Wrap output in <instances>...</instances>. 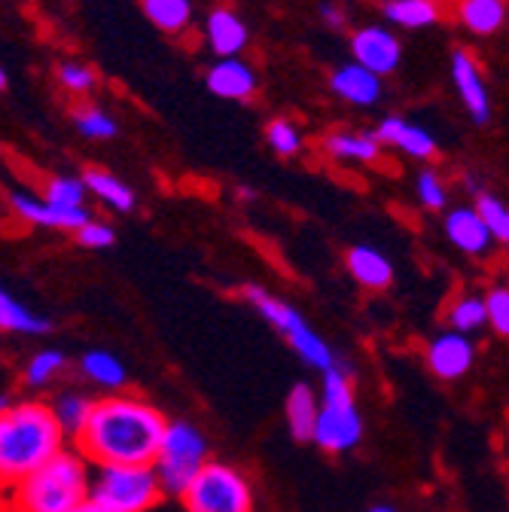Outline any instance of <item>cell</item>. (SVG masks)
<instances>
[{
    "instance_id": "23",
    "label": "cell",
    "mask_w": 509,
    "mask_h": 512,
    "mask_svg": "<svg viewBox=\"0 0 509 512\" xmlns=\"http://www.w3.org/2000/svg\"><path fill=\"white\" fill-rule=\"evenodd\" d=\"M86 186L92 189V196H98L107 208H113L119 214H129L135 208V192L107 171H89Z\"/></svg>"
},
{
    "instance_id": "6",
    "label": "cell",
    "mask_w": 509,
    "mask_h": 512,
    "mask_svg": "<svg viewBox=\"0 0 509 512\" xmlns=\"http://www.w3.org/2000/svg\"><path fill=\"white\" fill-rule=\"evenodd\" d=\"M208 464L211 461H208L205 433L189 421H171L159 448V458L153 464L165 494L183 497Z\"/></svg>"
},
{
    "instance_id": "33",
    "label": "cell",
    "mask_w": 509,
    "mask_h": 512,
    "mask_svg": "<svg viewBox=\"0 0 509 512\" xmlns=\"http://www.w3.org/2000/svg\"><path fill=\"white\" fill-rule=\"evenodd\" d=\"M77 125H80V132L86 138H92V141H107V138L116 135V122L107 113H101V110H83V113H77Z\"/></svg>"
},
{
    "instance_id": "36",
    "label": "cell",
    "mask_w": 509,
    "mask_h": 512,
    "mask_svg": "<svg viewBox=\"0 0 509 512\" xmlns=\"http://www.w3.org/2000/svg\"><path fill=\"white\" fill-rule=\"evenodd\" d=\"M113 229L107 226V223H98V220H92V223H86L80 232H77V241L83 244V247H92V250H104V247H110L113 244Z\"/></svg>"
},
{
    "instance_id": "26",
    "label": "cell",
    "mask_w": 509,
    "mask_h": 512,
    "mask_svg": "<svg viewBox=\"0 0 509 512\" xmlns=\"http://www.w3.org/2000/svg\"><path fill=\"white\" fill-rule=\"evenodd\" d=\"M503 0H464L461 4V22L473 34H491L503 22Z\"/></svg>"
},
{
    "instance_id": "20",
    "label": "cell",
    "mask_w": 509,
    "mask_h": 512,
    "mask_svg": "<svg viewBox=\"0 0 509 512\" xmlns=\"http://www.w3.org/2000/svg\"><path fill=\"white\" fill-rule=\"evenodd\" d=\"M208 43L217 55L235 58L238 49H244V43H247V28L235 13L217 10L208 16Z\"/></svg>"
},
{
    "instance_id": "21",
    "label": "cell",
    "mask_w": 509,
    "mask_h": 512,
    "mask_svg": "<svg viewBox=\"0 0 509 512\" xmlns=\"http://www.w3.org/2000/svg\"><path fill=\"white\" fill-rule=\"evenodd\" d=\"M83 375L95 384V388H104L110 394H119L125 388V366L119 357H113L110 351H86L80 360Z\"/></svg>"
},
{
    "instance_id": "16",
    "label": "cell",
    "mask_w": 509,
    "mask_h": 512,
    "mask_svg": "<svg viewBox=\"0 0 509 512\" xmlns=\"http://www.w3.org/2000/svg\"><path fill=\"white\" fill-rule=\"evenodd\" d=\"M95 403L92 397L80 394V391H61L55 400H52V412L61 424V430H65L68 439L80 442V436L86 433L89 421H92V412H95Z\"/></svg>"
},
{
    "instance_id": "13",
    "label": "cell",
    "mask_w": 509,
    "mask_h": 512,
    "mask_svg": "<svg viewBox=\"0 0 509 512\" xmlns=\"http://www.w3.org/2000/svg\"><path fill=\"white\" fill-rule=\"evenodd\" d=\"M284 415H287L290 436L296 442H314L317 415H321V397L311 391V384L299 381L284 400Z\"/></svg>"
},
{
    "instance_id": "2",
    "label": "cell",
    "mask_w": 509,
    "mask_h": 512,
    "mask_svg": "<svg viewBox=\"0 0 509 512\" xmlns=\"http://www.w3.org/2000/svg\"><path fill=\"white\" fill-rule=\"evenodd\" d=\"M65 442L68 436L52 412V403L4 400V412H0V476H4V485H16L28 473L49 464L68 448Z\"/></svg>"
},
{
    "instance_id": "24",
    "label": "cell",
    "mask_w": 509,
    "mask_h": 512,
    "mask_svg": "<svg viewBox=\"0 0 509 512\" xmlns=\"http://www.w3.org/2000/svg\"><path fill=\"white\" fill-rule=\"evenodd\" d=\"M449 324L452 330L470 336L482 327H488V302L479 293H464L449 305Z\"/></svg>"
},
{
    "instance_id": "4",
    "label": "cell",
    "mask_w": 509,
    "mask_h": 512,
    "mask_svg": "<svg viewBox=\"0 0 509 512\" xmlns=\"http://www.w3.org/2000/svg\"><path fill=\"white\" fill-rule=\"evenodd\" d=\"M363 436V418L354 400L351 369L333 366L324 372L321 384V415H317L314 445L324 448L327 455H345Z\"/></svg>"
},
{
    "instance_id": "1",
    "label": "cell",
    "mask_w": 509,
    "mask_h": 512,
    "mask_svg": "<svg viewBox=\"0 0 509 512\" xmlns=\"http://www.w3.org/2000/svg\"><path fill=\"white\" fill-rule=\"evenodd\" d=\"M165 415L138 394H107L95 403L92 421L77 448L95 464H156L168 433Z\"/></svg>"
},
{
    "instance_id": "35",
    "label": "cell",
    "mask_w": 509,
    "mask_h": 512,
    "mask_svg": "<svg viewBox=\"0 0 509 512\" xmlns=\"http://www.w3.org/2000/svg\"><path fill=\"white\" fill-rule=\"evenodd\" d=\"M418 196H421L424 208H430V211L445 208V199H449V196H445V186L439 183V177L433 171L418 174Z\"/></svg>"
},
{
    "instance_id": "40",
    "label": "cell",
    "mask_w": 509,
    "mask_h": 512,
    "mask_svg": "<svg viewBox=\"0 0 509 512\" xmlns=\"http://www.w3.org/2000/svg\"><path fill=\"white\" fill-rule=\"evenodd\" d=\"M369 512H397L394 506H385V503H378V506H372Z\"/></svg>"
},
{
    "instance_id": "10",
    "label": "cell",
    "mask_w": 509,
    "mask_h": 512,
    "mask_svg": "<svg viewBox=\"0 0 509 512\" xmlns=\"http://www.w3.org/2000/svg\"><path fill=\"white\" fill-rule=\"evenodd\" d=\"M10 205H13L19 220L34 223V226H46V229L80 232L86 223H92L86 208H61V205H52L49 199H34V196H28V192H10Z\"/></svg>"
},
{
    "instance_id": "17",
    "label": "cell",
    "mask_w": 509,
    "mask_h": 512,
    "mask_svg": "<svg viewBox=\"0 0 509 512\" xmlns=\"http://www.w3.org/2000/svg\"><path fill=\"white\" fill-rule=\"evenodd\" d=\"M253 86H257L253 71L238 58L217 61L211 68V74H208V89L214 95H220V98H247L253 92Z\"/></svg>"
},
{
    "instance_id": "14",
    "label": "cell",
    "mask_w": 509,
    "mask_h": 512,
    "mask_svg": "<svg viewBox=\"0 0 509 512\" xmlns=\"http://www.w3.org/2000/svg\"><path fill=\"white\" fill-rule=\"evenodd\" d=\"M345 266H348L351 278L366 290H385L394 281V269H391L388 256L378 253L375 247H366V244H357L348 250Z\"/></svg>"
},
{
    "instance_id": "5",
    "label": "cell",
    "mask_w": 509,
    "mask_h": 512,
    "mask_svg": "<svg viewBox=\"0 0 509 512\" xmlns=\"http://www.w3.org/2000/svg\"><path fill=\"white\" fill-rule=\"evenodd\" d=\"M162 494L153 464H104L92 473V500L113 512H150Z\"/></svg>"
},
{
    "instance_id": "11",
    "label": "cell",
    "mask_w": 509,
    "mask_h": 512,
    "mask_svg": "<svg viewBox=\"0 0 509 512\" xmlns=\"http://www.w3.org/2000/svg\"><path fill=\"white\" fill-rule=\"evenodd\" d=\"M354 58L372 74H391L400 64V43L391 31L385 28H363L351 40Z\"/></svg>"
},
{
    "instance_id": "34",
    "label": "cell",
    "mask_w": 509,
    "mask_h": 512,
    "mask_svg": "<svg viewBox=\"0 0 509 512\" xmlns=\"http://www.w3.org/2000/svg\"><path fill=\"white\" fill-rule=\"evenodd\" d=\"M266 138H269L272 150L281 153V156H293L299 150V132H296L290 122H284V119H278V122L269 125V135Z\"/></svg>"
},
{
    "instance_id": "32",
    "label": "cell",
    "mask_w": 509,
    "mask_h": 512,
    "mask_svg": "<svg viewBox=\"0 0 509 512\" xmlns=\"http://www.w3.org/2000/svg\"><path fill=\"white\" fill-rule=\"evenodd\" d=\"M485 302H488V327L509 339V287H491L485 293Z\"/></svg>"
},
{
    "instance_id": "15",
    "label": "cell",
    "mask_w": 509,
    "mask_h": 512,
    "mask_svg": "<svg viewBox=\"0 0 509 512\" xmlns=\"http://www.w3.org/2000/svg\"><path fill=\"white\" fill-rule=\"evenodd\" d=\"M452 74H455V86L470 110V116L476 122H488L491 116V107H488V92H485V83H482V74L473 64V58L467 52H455L452 55Z\"/></svg>"
},
{
    "instance_id": "28",
    "label": "cell",
    "mask_w": 509,
    "mask_h": 512,
    "mask_svg": "<svg viewBox=\"0 0 509 512\" xmlns=\"http://www.w3.org/2000/svg\"><path fill=\"white\" fill-rule=\"evenodd\" d=\"M324 147L330 156L351 162H372L378 156V138L369 135H330Z\"/></svg>"
},
{
    "instance_id": "37",
    "label": "cell",
    "mask_w": 509,
    "mask_h": 512,
    "mask_svg": "<svg viewBox=\"0 0 509 512\" xmlns=\"http://www.w3.org/2000/svg\"><path fill=\"white\" fill-rule=\"evenodd\" d=\"M58 77H61V83H65L68 89H74V92H86L95 83L92 71L89 68H80V64H65V68L58 71Z\"/></svg>"
},
{
    "instance_id": "22",
    "label": "cell",
    "mask_w": 509,
    "mask_h": 512,
    "mask_svg": "<svg viewBox=\"0 0 509 512\" xmlns=\"http://www.w3.org/2000/svg\"><path fill=\"white\" fill-rule=\"evenodd\" d=\"M0 327L7 333H19V336H46L52 330L46 317L34 314L10 293H0Z\"/></svg>"
},
{
    "instance_id": "39",
    "label": "cell",
    "mask_w": 509,
    "mask_h": 512,
    "mask_svg": "<svg viewBox=\"0 0 509 512\" xmlns=\"http://www.w3.org/2000/svg\"><path fill=\"white\" fill-rule=\"evenodd\" d=\"M77 512H113V509H107V506H101V503H95V500H86Z\"/></svg>"
},
{
    "instance_id": "7",
    "label": "cell",
    "mask_w": 509,
    "mask_h": 512,
    "mask_svg": "<svg viewBox=\"0 0 509 512\" xmlns=\"http://www.w3.org/2000/svg\"><path fill=\"white\" fill-rule=\"evenodd\" d=\"M244 296H247V302H250L253 308H257V311L269 320V324L290 342V348H293L311 369L330 372V369L336 366L333 348L305 324V317H302L293 305L275 299L269 290H263V287H257V284H250V287L244 290Z\"/></svg>"
},
{
    "instance_id": "8",
    "label": "cell",
    "mask_w": 509,
    "mask_h": 512,
    "mask_svg": "<svg viewBox=\"0 0 509 512\" xmlns=\"http://www.w3.org/2000/svg\"><path fill=\"white\" fill-rule=\"evenodd\" d=\"M180 500L186 512H253L247 476L220 461H211Z\"/></svg>"
},
{
    "instance_id": "27",
    "label": "cell",
    "mask_w": 509,
    "mask_h": 512,
    "mask_svg": "<svg viewBox=\"0 0 509 512\" xmlns=\"http://www.w3.org/2000/svg\"><path fill=\"white\" fill-rule=\"evenodd\" d=\"M144 13L150 22L162 31H180L189 16H193V4L189 0H141Z\"/></svg>"
},
{
    "instance_id": "38",
    "label": "cell",
    "mask_w": 509,
    "mask_h": 512,
    "mask_svg": "<svg viewBox=\"0 0 509 512\" xmlns=\"http://www.w3.org/2000/svg\"><path fill=\"white\" fill-rule=\"evenodd\" d=\"M321 16H324V19H327L330 25H336V28H339V25L345 22L342 10H339V7H333V4H321Z\"/></svg>"
},
{
    "instance_id": "25",
    "label": "cell",
    "mask_w": 509,
    "mask_h": 512,
    "mask_svg": "<svg viewBox=\"0 0 509 512\" xmlns=\"http://www.w3.org/2000/svg\"><path fill=\"white\" fill-rule=\"evenodd\" d=\"M439 16L433 0H385V19L403 28H427Z\"/></svg>"
},
{
    "instance_id": "19",
    "label": "cell",
    "mask_w": 509,
    "mask_h": 512,
    "mask_svg": "<svg viewBox=\"0 0 509 512\" xmlns=\"http://www.w3.org/2000/svg\"><path fill=\"white\" fill-rule=\"evenodd\" d=\"M333 89L351 101V104H375L378 95H381V83H378V74H372L363 64H345V68L333 77Z\"/></svg>"
},
{
    "instance_id": "9",
    "label": "cell",
    "mask_w": 509,
    "mask_h": 512,
    "mask_svg": "<svg viewBox=\"0 0 509 512\" xmlns=\"http://www.w3.org/2000/svg\"><path fill=\"white\" fill-rule=\"evenodd\" d=\"M473 360H476V348L470 336L458 330L439 333L427 342V369L442 381H458L461 375H467Z\"/></svg>"
},
{
    "instance_id": "29",
    "label": "cell",
    "mask_w": 509,
    "mask_h": 512,
    "mask_svg": "<svg viewBox=\"0 0 509 512\" xmlns=\"http://www.w3.org/2000/svg\"><path fill=\"white\" fill-rule=\"evenodd\" d=\"M65 369V354L55 351V348H43L31 357V363L25 366V384L34 391L46 388V384H52V378Z\"/></svg>"
},
{
    "instance_id": "31",
    "label": "cell",
    "mask_w": 509,
    "mask_h": 512,
    "mask_svg": "<svg viewBox=\"0 0 509 512\" xmlns=\"http://www.w3.org/2000/svg\"><path fill=\"white\" fill-rule=\"evenodd\" d=\"M86 180H74V177H55L46 183V199L52 205H61V208H83V199H86Z\"/></svg>"
},
{
    "instance_id": "3",
    "label": "cell",
    "mask_w": 509,
    "mask_h": 512,
    "mask_svg": "<svg viewBox=\"0 0 509 512\" xmlns=\"http://www.w3.org/2000/svg\"><path fill=\"white\" fill-rule=\"evenodd\" d=\"M92 461L80 448H65L40 470L7 485L10 512H77L92 500Z\"/></svg>"
},
{
    "instance_id": "12",
    "label": "cell",
    "mask_w": 509,
    "mask_h": 512,
    "mask_svg": "<svg viewBox=\"0 0 509 512\" xmlns=\"http://www.w3.org/2000/svg\"><path fill=\"white\" fill-rule=\"evenodd\" d=\"M445 235H449V241L458 250H464L470 256L488 253V247L494 241L476 208H458V211H452L449 217H445Z\"/></svg>"
},
{
    "instance_id": "18",
    "label": "cell",
    "mask_w": 509,
    "mask_h": 512,
    "mask_svg": "<svg viewBox=\"0 0 509 512\" xmlns=\"http://www.w3.org/2000/svg\"><path fill=\"white\" fill-rule=\"evenodd\" d=\"M378 141H388V144H394V147H400L403 153H409V156H415V159H430L433 153H436V144H433V138L424 132V128H418V125H409V122H403V119H385L378 125V135H375Z\"/></svg>"
},
{
    "instance_id": "30",
    "label": "cell",
    "mask_w": 509,
    "mask_h": 512,
    "mask_svg": "<svg viewBox=\"0 0 509 512\" xmlns=\"http://www.w3.org/2000/svg\"><path fill=\"white\" fill-rule=\"evenodd\" d=\"M476 211L485 220L491 238L500 241V244H509V208L500 199H494V196H479Z\"/></svg>"
}]
</instances>
